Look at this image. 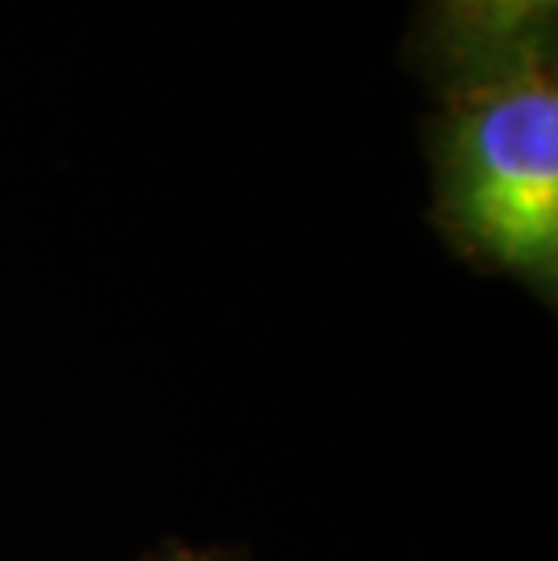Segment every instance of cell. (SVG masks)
I'll return each instance as SVG.
<instances>
[{
    "label": "cell",
    "mask_w": 558,
    "mask_h": 561,
    "mask_svg": "<svg viewBox=\"0 0 558 561\" xmlns=\"http://www.w3.org/2000/svg\"><path fill=\"white\" fill-rule=\"evenodd\" d=\"M555 37L558 0H421L407 62L443 94L555 55Z\"/></svg>",
    "instance_id": "2"
},
{
    "label": "cell",
    "mask_w": 558,
    "mask_h": 561,
    "mask_svg": "<svg viewBox=\"0 0 558 561\" xmlns=\"http://www.w3.org/2000/svg\"><path fill=\"white\" fill-rule=\"evenodd\" d=\"M146 561H232L218 551H193V547H178V543H168L160 554H152Z\"/></svg>",
    "instance_id": "3"
},
{
    "label": "cell",
    "mask_w": 558,
    "mask_h": 561,
    "mask_svg": "<svg viewBox=\"0 0 558 561\" xmlns=\"http://www.w3.org/2000/svg\"><path fill=\"white\" fill-rule=\"evenodd\" d=\"M432 218L468 265L558 290V58H529L439 94Z\"/></svg>",
    "instance_id": "1"
}]
</instances>
